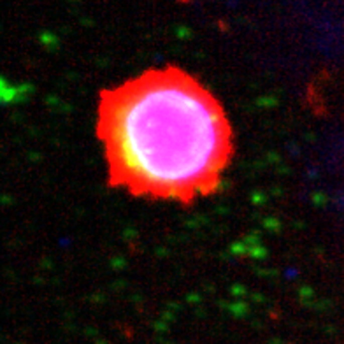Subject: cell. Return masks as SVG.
<instances>
[{
    "mask_svg": "<svg viewBox=\"0 0 344 344\" xmlns=\"http://www.w3.org/2000/svg\"><path fill=\"white\" fill-rule=\"evenodd\" d=\"M97 137L111 186L181 204L214 193L234 155L218 98L176 65L102 90Z\"/></svg>",
    "mask_w": 344,
    "mask_h": 344,
    "instance_id": "6da1fadb",
    "label": "cell"
}]
</instances>
